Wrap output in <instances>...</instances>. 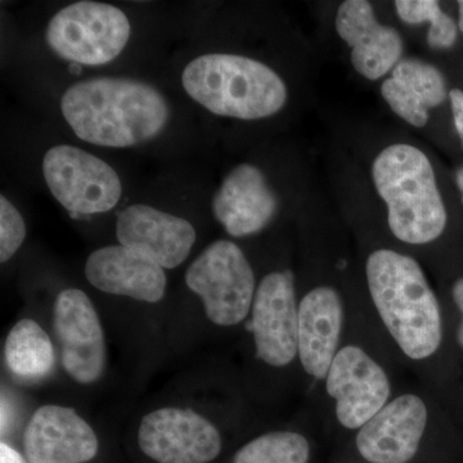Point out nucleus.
Wrapping results in <instances>:
<instances>
[{
  "label": "nucleus",
  "instance_id": "cd10ccee",
  "mask_svg": "<svg viewBox=\"0 0 463 463\" xmlns=\"http://www.w3.org/2000/svg\"><path fill=\"white\" fill-rule=\"evenodd\" d=\"M456 182L457 185H458L459 191H461L463 203V165L457 170Z\"/></svg>",
  "mask_w": 463,
  "mask_h": 463
},
{
  "label": "nucleus",
  "instance_id": "20e7f679",
  "mask_svg": "<svg viewBox=\"0 0 463 463\" xmlns=\"http://www.w3.org/2000/svg\"><path fill=\"white\" fill-rule=\"evenodd\" d=\"M377 194L388 207V224L402 242L425 245L446 230L447 210L430 160L414 146H389L373 165Z\"/></svg>",
  "mask_w": 463,
  "mask_h": 463
},
{
  "label": "nucleus",
  "instance_id": "f3484780",
  "mask_svg": "<svg viewBox=\"0 0 463 463\" xmlns=\"http://www.w3.org/2000/svg\"><path fill=\"white\" fill-rule=\"evenodd\" d=\"M85 277L99 291L145 303L163 300L167 285L164 268L123 245L91 252L85 263Z\"/></svg>",
  "mask_w": 463,
  "mask_h": 463
},
{
  "label": "nucleus",
  "instance_id": "a878e982",
  "mask_svg": "<svg viewBox=\"0 0 463 463\" xmlns=\"http://www.w3.org/2000/svg\"><path fill=\"white\" fill-rule=\"evenodd\" d=\"M0 463H26L20 453L2 441L0 444Z\"/></svg>",
  "mask_w": 463,
  "mask_h": 463
},
{
  "label": "nucleus",
  "instance_id": "c85d7f7f",
  "mask_svg": "<svg viewBox=\"0 0 463 463\" xmlns=\"http://www.w3.org/2000/svg\"><path fill=\"white\" fill-rule=\"evenodd\" d=\"M458 14H459V21H458V27L459 30L463 33V0L461 2H458Z\"/></svg>",
  "mask_w": 463,
  "mask_h": 463
},
{
  "label": "nucleus",
  "instance_id": "2eb2a0df",
  "mask_svg": "<svg viewBox=\"0 0 463 463\" xmlns=\"http://www.w3.org/2000/svg\"><path fill=\"white\" fill-rule=\"evenodd\" d=\"M336 32L352 50V63L358 74L376 81L392 71L403 56L404 44L394 27L383 25L365 0L341 3L335 20Z\"/></svg>",
  "mask_w": 463,
  "mask_h": 463
},
{
  "label": "nucleus",
  "instance_id": "393cba45",
  "mask_svg": "<svg viewBox=\"0 0 463 463\" xmlns=\"http://www.w3.org/2000/svg\"><path fill=\"white\" fill-rule=\"evenodd\" d=\"M452 294L457 307H458L459 312L462 313V322L461 325H459L458 332H457V340H458V344L463 349V277L453 286Z\"/></svg>",
  "mask_w": 463,
  "mask_h": 463
},
{
  "label": "nucleus",
  "instance_id": "aec40b11",
  "mask_svg": "<svg viewBox=\"0 0 463 463\" xmlns=\"http://www.w3.org/2000/svg\"><path fill=\"white\" fill-rule=\"evenodd\" d=\"M5 364L21 379L47 376L54 365V347L39 323L25 318L9 331L5 347Z\"/></svg>",
  "mask_w": 463,
  "mask_h": 463
},
{
  "label": "nucleus",
  "instance_id": "1a4fd4ad",
  "mask_svg": "<svg viewBox=\"0 0 463 463\" xmlns=\"http://www.w3.org/2000/svg\"><path fill=\"white\" fill-rule=\"evenodd\" d=\"M53 325L67 374L83 385L99 381L108 350L99 313L88 295L79 288L61 291L54 303Z\"/></svg>",
  "mask_w": 463,
  "mask_h": 463
},
{
  "label": "nucleus",
  "instance_id": "9d476101",
  "mask_svg": "<svg viewBox=\"0 0 463 463\" xmlns=\"http://www.w3.org/2000/svg\"><path fill=\"white\" fill-rule=\"evenodd\" d=\"M325 380L337 420L350 430H359L389 403L388 374L362 347L340 349Z\"/></svg>",
  "mask_w": 463,
  "mask_h": 463
},
{
  "label": "nucleus",
  "instance_id": "7ed1b4c3",
  "mask_svg": "<svg viewBox=\"0 0 463 463\" xmlns=\"http://www.w3.org/2000/svg\"><path fill=\"white\" fill-rule=\"evenodd\" d=\"M182 84L207 111L240 120L279 114L288 102V85L260 61L240 54L209 53L183 70Z\"/></svg>",
  "mask_w": 463,
  "mask_h": 463
},
{
  "label": "nucleus",
  "instance_id": "0eeeda50",
  "mask_svg": "<svg viewBox=\"0 0 463 463\" xmlns=\"http://www.w3.org/2000/svg\"><path fill=\"white\" fill-rule=\"evenodd\" d=\"M54 199L75 215L103 214L118 205L123 185L114 167L74 146H54L43 160Z\"/></svg>",
  "mask_w": 463,
  "mask_h": 463
},
{
  "label": "nucleus",
  "instance_id": "4468645a",
  "mask_svg": "<svg viewBox=\"0 0 463 463\" xmlns=\"http://www.w3.org/2000/svg\"><path fill=\"white\" fill-rule=\"evenodd\" d=\"M29 463H87L99 452V438L74 408L43 405L24 434Z\"/></svg>",
  "mask_w": 463,
  "mask_h": 463
},
{
  "label": "nucleus",
  "instance_id": "f257e3e1",
  "mask_svg": "<svg viewBox=\"0 0 463 463\" xmlns=\"http://www.w3.org/2000/svg\"><path fill=\"white\" fill-rule=\"evenodd\" d=\"M61 111L81 141L112 148L152 141L170 118L165 97L154 85L118 76L71 85L61 99Z\"/></svg>",
  "mask_w": 463,
  "mask_h": 463
},
{
  "label": "nucleus",
  "instance_id": "ddd939ff",
  "mask_svg": "<svg viewBox=\"0 0 463 463\" xmlns=\"http://www.w3.org/2000/svg\"><path fill=\"white\" fill-rule=\"evenodd\" d=\"M428 419V407L419 395H401L359 429L356 448L370 463L410 462L421 444Z\"/></svg>",
  "mask_w": 463,
  "mask_h": 463
},
{
  "label": "nucleus",
  "instance_id": "dca6fc26",
  "mask_svg": "<svg viewBox=\"0 0 463 463\" xmlns=\"http://www.w3.org/2000/svg\"><path fill=\"white\" fill-rule=\"evenodd\" d=\"M213 213L232 237L263 231L279 212V197L267 176L252 164L232 169L213 197Z\"/></svg>",
  "mask_w": 463,
  "mask_h": 463
},
{
  "label": "nucleus",
  "instance_id": "4be33fe9",
  "mask_svg": "<svg viewBox=\"0 0 463 463\" xmlns=\"http://www.w3.org/2000/svg\"><path fill=\"white\" fill-rule=\"evenodd\" d=\"M395 11L399 18L408 25L430 23L428 44L434 50H448L457 39V25L452 17L441 11L435 0H398Z\"/></svg>",
  "mask_w": 463,
  "mask_h": 463
},
{
  "label": "nucleus",
  "instance_id": "b1692460",
  "mask_svg": "<svg viewBox=\"0 0 463 463\" xmlns=\"http://www.w3.org/2000/svg\"><path fill=\"white\" fill-rule=\"evenodd\" d=\"M450 106H452L453 120L459 139H461L463 147V91L461 90H452L449 91Z\"/></svg>",
  "mask_w": 463,
  "mask_h": 463
},
{
  "label": "nucleus",
  "instance_id": "39448f33",
  "mask_svg": "<svg viewBox=\"0 0 463 463\" xmlns=\"http://www.w3.org/2000/svg\"><path fill=\"white\" fill-rule=\"evenodd\" d=\"M130 33L129 18L120 8L83 0L66 5L51 18L45 42L63 60L99 66L120 56Z\"/></svg>",
  "mask_w": 463,
  "mask_h": 463
},
{
  "label": "nucleus",
  "instance_id": "a211bd4d",
  "mask_svg": "<svg viewBox=\"0 0 463 463\" xmlns=\"http://www.w3.org/2000/svg\"><path fill=\"white\" fill-rule=\"evenodd\" d=\"M344 323L339 292L330 286L310 289L298 303V356L316 379L327 376L336 356Z\"/></svg>",
  "mask_w": 463,
  "mask_h": 463
},
{
  "label": "nucleus",
  "instance_id": "6ab92c4d",
  "mask_svg": "<svg viewBox=\"0 0 463 463\" xmlns=\"http://www.w3.org/2000/svg\"><path fill=\"white\" fill-rule=\"evenodd\" d=\"M381 94L394 114L416 128L425 127L429 109L438 108L449 96L443 74L417 58L402 60L383 81Z\"/></svg>",
  "mask_w": 463,
  "mask_h": 463
},
{
  "label": "nucleus",
  "instance_id": "423d86ee",
  "mask_svg": "<svg viewBox=\"0 0 463 463\" xmlns=\"http://www.w3.org/2000/svg\"><path fill=\"white\" fill-rule=\"evenodd\" d=\"M185 283L203 300L207 318L223 327L242 322L257 294L248 258L228 240L215 241L194 259L185 273Z\"/></svg>",
  "mask_w": 463,
  "mask_h": 463
},
{
  "label": "nucleus",
  "instance_id": "6e6552de",
  "mask_svg": "<svg viewBox=\"0 0 463 463\" xmlns=\"http://www.w3.org/2000/svg\"><path fill=\"white\" fill-rule=\"evenodd\" d=\"M142 452L157 463H209L222 450L218 429L190 408L165 407L143 417Z\"/></svg>",
  "mask_w": 463,
  "mask_h": 463
},
{
  "label": "nucleus",
  "instance_id": "9b49d317",
  "mask_svg": "<svg viewBox=\"0 0 463 463\" xmlns=\"http://www.w3.org/2000/svg\"><path fill=\"white\" fill-rule=\"evenodd\" d=\"M258 359L285 367L298 355V304L291 270H279L259 283L251 307Z\"/></svg>",
  "mask_w": 463,
  "mask_h": 463
},
{
  "label": "nucleus",
  "instance_id": "5701e85b",
  "mask_svg": "<svg viewBox=\"0 0 463 463\" xmlns=\"http://www.w3.org/2000/svg\"><path fill=\"white\" fill-rule=\"evenodd\" d=\"M26 237V225L23 215L11 201L0 196V261L7 263L23 246Z\"/></svg>",
  "mask_w": 463,
  "mask_h": 463
},
{
  "label": "nucleus",
  "instance_id": "412c9836",
  "mask_svg": "<svg viewBox=\"0 0 463 463\" xmlns=\"http://www.w3.org/2000/svg\"><path fill=\"white\" fill-rule=\"evenodd\" d=\"M307 438L294 431H273L245 444L232 463H307Z\"/></svg>",
  "mask_w": 463,
  "mask_h": 463
},
{
  "label": "nucleus",
  "instance_id": "bb28decb",
  "mask_svg": "<svg viewBox=\"0 0 463 463\" xmlns=\"http://www.w3.org/2000/svg\"><path fill=\"white\" fill-rule=\"evenodd\" d=\"M8 404L5 399H2V431L5 432L8 425Z\"/></svg>",
  "mask_w": 463,
  "mask_h": 463
},
{
  "label": "nucleus",
  "instance_id": "f03ea898",
  "mask_svg": "<svg viewBox=\"0 0 463 463\" xmlns=\"http://www.w3.org/2000/svg\"><path fill=\"white\" fill-rule=\"evenodd\" d=\"M365 277L374 307L402 352L413 361L434 355L443 337L441 313L421 265L380 249L368 257Z\"/></svg>",
  "mask_w": 463,
  "mask_h": 463
},
{
  "label": "nucleus",
  "instance_id": "f8f14e48",
  "mask_svg": "<svg viewBox=\"0 0 463 463\" xmlns=\"http://www.w3.org/2000/svg\"><path fill=\"white\" fill-rule=\"evenodd\" d=\"M116 237L125 248L145 255L164 269H174L190 257L196 231L181 216L136 203L118 214Z\"/></svg>",
  "mask_w": 463,
  "mask_h": 463
}]
</instances>
